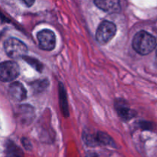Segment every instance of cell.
<instances>
[{"label": "cell", "mask_w": 157, "mask_h": 157, "mask_svg": "<svg viewBox=\"0 0 157 157\" xmlns=\"http://www.w3.org/2000/svg\"><path fill=\"white\" fill-rule=\"evenodd\" d=\"M156 38L146 31H140L133 39V48L141 55H147L156 48Z\"/></svg>", "instance_id": "6da1fadb"}, {"label": "cell", "mask_w": 157, "mask_h": 157, "mask_svg": "<svg viewBox=\"0 0 157 157\" xmlns=\"http://www.w3.org/2000/svg\"><path fill=\"white\" fill-rule=\"evenodd\" d=\"M6 54L12 58H18L25 56L27 53V46L25 43L15 38H10L4 43Z\"/></svg>", "instance_id": "7a4b0ae2"}, {"label": "cell", "mask_w": 157, "mask_h": 157, "mask_svg": "<svg viewBox=\"0 0 157 157\" xmlns=\"http://www.w3.org/2000/svg\"><path fill=\"white\" fill-rule=\"evenodd\" d=\"M117 27L113 22L104 21L99 25L96 32V38L101 44H106L114 37Z\"/></svg>", "instance_id": "3957f363"}, {"label": "cell", "mask_w": 157, "mask_h": 157, "mask_svg": "<svg viewBox=\"0 0 157 157\" xmlns=\"http://www.w3.org/2000/svg\"><path fill=\"white\" fill-rule=\"evenodd\" d=\"M19 72V67L15 62L7 61L0 63V80L1 81H12L18 76Z\"/></svg>", "instance_id": "277c9868"}, {"label": "cell", "mask_w": 157, "mask_h": 157, "mask_svg": "<svg viewBox=\"0 0 157 157\" xmlns=\"http://www.w3.org/2000/svg\"><path fill=\"white\" fill-rule=\"evenodd\" d=\"M39 46L41 49L45 51L52 50L55 47L56 38L52 31L49 29H44L37 34Z\"/></svg>", "instance_id": "5b68a950"}, {"label": "cell", "mask_w": 157, "mask_h": 157, "mask_svg": "<svg viewBox=\"0 0 157 157\" xmlns=\"http://www.w3.org/2000/svg\"><path fill=\"white\" fill-rule=\"evenodd\" d=\"M9 93L11 98L16 102H21L26 99L27 92L21 83L15 82L9 88Z\"/></svg>", "instance_id": "8992f818"}, {"label": "cell", "mask_w": 157, "mask_h": 157, "mask_svg": "<svg viewBox=\"0 0 157 157\" xmlns=\"http://www.w3.org/2000/svg\"><path fill=\"white\" fill-rule=\"evenodd\" d=\"M99 9L107 12H117L121 10L120 0H94Z\"/></svg>", "instance_id": "52a82bcc"}, {"label": "cell", "mask_w": 157, "mask_h": 157, "mask_svg": "<svg viewBox=\"0 0 157 157\" xmlns=\"http://www.w3.org/2000/svg\"><path fill=\"white\" fill-rule=\"evenodd\" d=\"M6 157H24L21 149L12 142H9L6 145Z\"/></svg>", "instance_id": "ba28073f"}, {"label": "cell", "mask_w": 157, "mask_h": 157, "mask_svg": "<svg viewBox=\"0 0 157 157\" xmlns=\"http://www.w3.org/2000/svg\"><path fill=\"white\" fill-rule=\"evenodd\" d=\"M60 90H59V94H60V104H61V107L62 109L63 112H64V115H68V112H67V99H66V93L64 92V89L63 88V86H61V84H60L59 86Z\"/></svg>", "instance_id": "9c48e42d"}, {"label": "cell", "mask_w": 157, "mask_h": 157, "mask_svg": "<svg viewBox=\"0 0 157 157\" xmlns=\"http://www.w3.org/2000/svg\"><path fill=\"white\" fill-rule=\"evenodd\" d=\"M117 109L118 113L120 114L121 117L126 119H130V110L129 107L125 106V104H119L117 106Z\"/></svg>", "instance_id": "30bf717a"}, {"label": "cell", "mask_w": 157, "mask_h": 157, "mask_svg": "<svg viewBox=\"0 0 157 157\" xmlns=\"http://www.w3.org/2000/svg\"><path fill=\"white\" fill-rule=\"evenodd\" d=\"M23 58H24V59L29 63V64H30L31 66H33L36 70L41 72V69H42V65L41 64V62H40L38 60L35 59V58H31V57H29V56H24L23 57Z\"/></svg>", "instance_id": "8fae6325"}, {"label": "cell", "mask_w": 157, "mask_h": 157, "mask_svg": "<svg viewBox=\"0 0 157 157\" xmlns=\"http://www.w3.org/2000/svg\"><path fill=\"white\" fill-rule=\"evenodd\" d=\"M20 1H21L25 6H28V7H30V6H32V5L35 3V0H20Z\"/></svg>", "instance_id": "7c38bea8"}, {"label": "cell", "mask_w": 157, "mask_h": 157, "mask_svg": "<svg viewBox=\"0 0 157 157\" xmlns=\"http://www.w3.org/2000/svg\"><path fill=\"white\" fill-rule=\"evenodd\" d=\"M86 157H98V155H97V154L94 153V152H90V153L87 154Z\"/></svg>", "instance_id": "4fadbf2b"}, {"label": "cell", "mask_w": 157, "mask_h": 157, "mask_svg": "<svg viewBox=\"0 0 157 157\" xmlns=\"http://www.w3.org/2000/svg\"><path fill=\"white\" fill-rule=\"evenodd\" d=\"M156 60H157V46H156Z\"/></svg>", "instance_id": "5bb4252c"}]
</instances>
